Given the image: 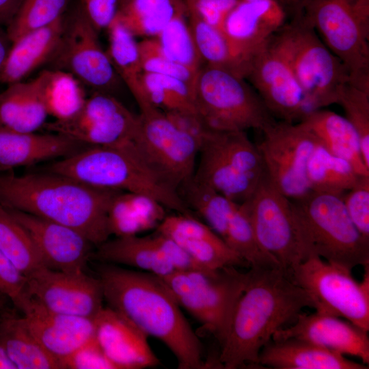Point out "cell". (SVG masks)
<instances>
[{
  "instance_id": "1",
  "label": "cell",
  "mask_w": 369,
  "mask_h": 369,
  "mask_svg": "<svg viewBox=\"0 0 369 369\" xmlns=\"http://www.w3.org/2000/svg\"><path fill=\"white\" fill-rule=\"evenodd\" d=\"M98 275L108 307L161 341L176 357L178 368H208L200 339L159 277L109 263L98 266Z\"/></svg>"
},
{
  "instance_id": "2",
  "label": "cell",
  "mask_w": 369,
  "mask_h": 369,
  "mask_svg": "<svg viewBox=\"0 0 369 369\" xmlns=\"http://www.w3.org/2000/svg\"><path fill=\"white\" fill-rule=\"evenodd\" d=\"M248 273L221 345L219 361L226 369L258 365L262 348L277 330L304 308H315L309 294L282 267H251Z\"/></svg>"
},
{
  "instance_id": "3",
  "label": "cell",
  "mask_w": 369,
  "mask_h": 369,
  "mask_svg": "<svg viewBox=\"0 0 369 369\" xmlns=\"http://www.w3.org/2000/svg\"><path fill=\"white\" fill-rule=\"evenodd\" d=\"M120 191L46 172L0 174V204L74 229L94 246L111 236L108 210Z\"/></svg>"
},
{
  "instance_id": "4",
  "label": "cell",
  "mask_w": 369,
  "mask_h": 369,
  "mask_svg": "<svg viewBox=\"0 0 369 369\" xmlns=\"http://www.w3.org/2000/svg\"><path fill=\"white\" fill-rule=\"evenodd\" d=\"M47 171L95 187L144 194L177 213L192 215L178 192L148 165L133 140L86 147L49 165Z\"/></svg>"
},
{
  "instance_id": "5",
  "label": "cell",
  "mask_w": 369,
  "mask_h": 369,
  "mask_svg": "<svg viewBox=\"0 0 369 369\" xmlns=\"http://www.w3.org/2000/svg\"><path fill=\"white\" fill-rule=\"evenodd\" d=\"M290 201L305 258L316 255L350 271L369 263V239L353 223L341 196L310 191Z\"/></svg>"
},
{
  "instance_id": "6",
  "label": "cell",
  "mask_w": 369,
  "mask_h": 369,
  "mask_svg": "<svg viewBox=\"0 0 369 369\" xmlns=\"http://www.w3.org/2000/svg\"><path fill=\"white\" fill-rule=\"evenodd\" d=\"M271 41L288 64L313 111L338 104L343 87L351 82L350 73L313 27L296 16Z\"/></svg>"
},
{
  "instance_id": "7",
  "label": "cell",
  "mask_w": 369,
  "mask_h": 369,
  "mask_svg": "<svg viewBox=\"0 0 369 369\" xmlns=\"http://www.w3.org/2000/svg\"><path fill=\"white\" fill-rule=\"evenodd\" d=\"M198 156L193 179L238 203L250 197L266 174L258 146L245 131L208 130Z\"/></svg>"
},
{
  "instance_id": "8",
  "label": "cell",
  "mask_w": 369,
  "mask_h": 369,
  "mask_svg": "<svg viewBox=\"0 0 369 369\" xmlns=\"http://www.w3.org/2000/svg\"><path fill=\"white\" fill-rule=\"evenodd\" d=\"M239 76L206 64L199 70L194 87L197 113L215 131L262 132L276 122L258 93Z\"/></svg>"
},
{
  "instance_id": "9",
  "label": "cell",
  "mask_w": 369,
  "mask_h": 369,
  "mask_svg": "<svg viewBox=\"0 0 369 369\" xmlns=\"http://www.w3.org/2000/svg\"><path fill=\"white\" fill-rule=\"evenodd\" d=\"M248 277V272L226 266L210 271H174L159 277L179 305L201 323L221 345Z\"/></svg>"
},
{
  "instance_id": "10",
  "label": "cell",
  "mask_w": 369,
  "mask_h": 369,
  "mask_svg": "<svg viewBox=\"0 0 369 369\" xmlns=\"http://www.w3.org/2000/svg\"><path fill=\"white\" fill-rule=\"evenodd\" d=\"M296 16L318 30L348 69L351 83L369 92V22L353 0H304Z\"/></svg>"
},
{
  "instance_id": "11",
  "label": "cell",
  "mask_w": 369,
  "mask_h": 369,
  "mask_svg": "<svg viewBox=\"0 0 369 369\" xmlns=\"http://www.w3.org/2000/svg\"><path fill=\"white\" fill-rule=\"evenodd\" d=\"M361 282L351 271L310 255L286 272L304 289L317 312L344 318L363 330H369V263Z\"/></svg>"
},
{
  "instance_id": "12",
  "label": "cell",
  "mask_w": 369,
  "mask_h": 369,
  "mask_svg": "<svg viewBox=\"0 0 369 369\" xmlns=\"http://www.w3.org/2000/svg\"><path fill=\"white\" fill-rule=\"evenodd\" d=\"M139 109L134 143L152 170L178 192L193 177L200 141L177 126L164 111L152 105Z\"/></svg>"
},
{
  "instance_id": "13",
  "label": "cell",
  "mask_w": 369,
  "mask_h": 369,
  "mask_svg": "<svg viewBox=\"0 0 369 369\" xmlns=\"http://www.w3.org/2000/svg\"><path fill=\"white\" fill-rule=\"evenodd\" d=\"M260 247L286 272L305 259L290 200L266 174L245 202Z\"/></svg>"
},
{
  "instance_id": "14",
  "label": "cell",
  "mask_w": 369,
  "mask_h": 369,
  "mask_svg": "<svg viewBox=\"0 0 369 369\" xmlns=\"http://www.w3.org/2000/svg\"><path fill=\"white\" fill-rule=\"evenodd\" d=\"M258 145L266 174L290 200L311 190L306 176L308 160L318 141L301 122H276L264 131Z\"/></svg>"
},
{
  "instance_id": "15",
  "label": "cell",
  "mask_w": 369,
  "mask_h": 369,
  "mask_svg": "<svg viewBox=\"0 0 369 369\" xmlns=\"http://www.w3.org/2000/svg\"><path fill=\"white\" fill-rule=\"evenodd\" d=\"M97 31L80 4L69 19L64 18L61 41L51 61L55 69L70 72L83 85L109 93L118 75L100 46Z\"/></svg>"
},
{
  "instance_id": "16",
  "label": "cell",
  "mask_w": 369,
  "mask_h": 369,
  "mask_svg": "<svg viewBox=\"0 0 369 369\" xmlns=\"http://www.w3.org/2000/svg\"><path fill=\"white\" fill-rule=\"evenodd\" d=\"M44 126L86 146H112L134 139L139 116L109 93L95 91L74 117Z\"/></svg>"
},
{
  "instance_id": "17",
  "label": "cell",
  "mask_w": 369,
  "mask_h": 369,
  "mask_svg": "<svg viewBox=\"0 0 369 369\" xmlns=\"http://www.w3.org/2000/svg\"><path fill=\"white\" fill-rule=\"evenodd\" d=\"M249 79L273 116L297 123L312 112L290 68L271 38L251 57Z\"/></svg>"
},
{
  "instance_id": "18",
  "label": "cell",
  "mask_w": 369,
  "mask_h": 369,
  "mask_svg": "<svg viewBox=\"0 0 369 369\" xmlns=\"http://www.w3.org/2000/svg\"><path fill=\"white\" fill-rule=\"evenodd\" d=\"M27 277V293L46 309L59 314L94 318L102 309L98 277L42 266Z\"/></svg>"
},
{
  "instance_id": "19",
  "label": "cell",
  "mask_w": 369,
  "mask_h": 369,
  "mask_svg": "<svg viewBox=\"0 0 369 369\" xmlns=\"http://www.w3.org/2000/svg\"><path fill=\"white\" fill-rule=\"evenodd\" d=\"M17 308L33 336L63 368L75 352L96 338L94 318L52 312L28 295Z\"/></svg>"
},
{
  "instance_id": "20",
  "label": "cell",
  "mask_w": 369,
  "mask_h": 369,
  "mask_svg": "<svg viewBox=\"0 0 369 369\" xmlns=\"http://www.w3.org/2000/svg\"><path fill=\"white\" fill-rule=\"evenodd\" d=\"M8 209L31 236L45 266L65 272L85 271L94 245L84 235L66 226Z\"/></svg>"
},
{
  "instance_id": "21",
  "label": "cell",
  "mask_w": 369,
  "mask_h": 369,
  "mask_svg": "<svg viewBox=\"0 0 369 369\" xmlns=\"http://www.w3.org/2000/svg\"><path fill=\"white\" fill-rule=\"evenodd\" d=\"M295 323L277 330L271 340L298 339L307 341L343 355L355 356L369 364L368 331L340 317L316 311L300 312Z\"/></svg>"
},
{
  "instance_id": "22",
  "label": "cell",
  "mask_w": 369,
  "mask_h": 369,
  "mask_svg": "<svg viewBox=\"0 0 369 369\" xmlns=\"http://www.w3.org/2000/svg\"><path fill=\"white\" fill-rule=\"evenodd\" d=\"M94 320L96 341L116 369L159 365L160 360L149 346L148 336L123 315L103 307Z\"/></svg>"
},
{
  "instance_id": "23",
  "label": "cell",
  "mask_w": 369,
  "mask_h": 369,
  "mask_svg": "<svg viewBox=\"0 0 369 369\" xmlns=\"http://www.w3.org/2000/svg\"><path fill=\"white\" fill-rule=\"evenodd\" d=\"M156 231L174 240L208 270L249 266L206 223L192 215L165 216Z\"/></svg>"
},
{
  "instance_id": "24",
  "label": "cell",
  "mask_w": 369,
  "mask_h": 369,
  "mask_svg": "<svg viewBox=\"0 0 369 369\" xmlns=\"http://www.w3.org/2000/svg\"><path fill=\"white\" fill-rule=\"evenodd\" d=\"M285 12L277 0L241 2L230 12L223 32L234 50L249 62L253 54L284 26Z\"/></svg>"
},
{
  "instance_id": "25",
  "label": "cell",
  "mask_w": 369,
  "mask_h": 369,
  "mask_svg": "<svg viewBox=\"0 0 369 369\" xmlns=\"http://www.w3.org/2000/svg\"><path fill=\"white\" fill-rule=\"evenodd\" d=\"M86 145L53 133H25L0 126V173L53 159H62Z\"/></svg>"
},
{
  "instance_id": "26",
  "label": "cell",
  "mask_w": 369,
  "mask_h": 369,
  "mask_svg": "<svg viewBox=\"0 0 369 369\" xmlns=\"http://www.w3.org/2000/svg\"><path fill=\"white\" fill-rule=\"evenodd\" d=\"M64 16L52 24L26 33L12 42L0 69V83L24 81L53 57L64 29Z\"/></svg>"
},
{
  "instance_id": "27",
  "label": "cell",
  "mask_w": 369,
  "mask_h": 369,
  "mask_svg": "<svg viewBox=\"0 0 369 369\" xmlns=\"http://www.w3.org/2000/svg\"><path fill=\"white\" fill-rule=\"evenodd\" d=\"M277 369H366L343 355L298 339L271 340L261 350L258 365Z\"/></svg>"
},
{
  "instance_id": "28",
  "label": "cell",
  "mask_w": 369,
  "mask_h": 369,
  "mask_svg": "<svg viewBox=\"0 0 369 369\" xmlns=\"http://www.w3.org/2000/svg\"><path fill=\"white\" fill-rule=\"evenodd\" d=\"M331 154L348 161L360 176H369L363 160L357 134L344 117L323 109L307 115L301 122Z\"/></svg>"
},
{
  "instance_id": "29",
  "label": "cell",
  "mask_w": 369,
  "mask_h": 369,
  "mask_svg": "<svg viewBox=\"0 0 369 369\" xmlns=\"http://www.w3.org/2000/svg\"><path fill=\"white\" fill-rule=\"evenodd\" d=\"M93 257L102 262L135 267L159 277L174 270L157 245L154 234L118 236L96 246Z\"/></svg>"
},
{
  "instance_id": "30",
  "label": "cell",
  "mask_w": 369,
  "mask_h": 369,
  "mask_svg": "<svg viewBox=\"0 0 369 369\" xmlns=\"http://www.w3.org/2000/svg\"><path fill=\"white\" fill-rule=\"evenodd\" d=\"M166 208L154 198L137 193L120 191L113 197L108 210L111 235H137L157 228L165 218Z\"/></svg>"
},
{
  "instance_id": "31",
  "label": "cell",
  "mask_w": 369,
  "mask_h": 369,
  "mask_svg": "<svg viewBox=\"0 0 369 369\" xmlns=\"http://www.w3.org/2000/svg\"><path fill=\"white\" fill-rule=\"evenodd\" d=\"M0 341L17 369H60L62 364L50 355L28 328L23 316L3 312Z\"/></svg>"
},
{
  "instance_id": "32",
  "label": "cell",
  "mask_w": 369,
  "mask_h": 369,
  "mask_svg": "<svg viewBox=\"0 0 369 369\" xmlns=\"http://www.w3.org/2000/svg\"><path fill=\"white\" fill-rule=\"evenodd\" d=\"M117 17L135 36L156 37L176 16H188L184 0H120Z\"/></svg>"
},
{
  "instance_id": "33",
  "label": "cell",
  "mask_w": 369,
  "mask_h": 369,
  "mask_svg": "<svg viewBox=\"0 0 369 369\" xmlns=\"http://www.w3.org/2000/svg\"><path fill=\"white\" fill-rule=\"evenodd\" d=\"M306 176L311 191L339 196L362 176L348 161L331 154L319 142L308 160Z\"/></svg>"
},
{
  "instance_id": "34",
  "label": "cell",
  "mask_w": 369,
  "mask_h": 369,
  "mask_svg": "<svg viewBox=\"0 0 369 369\" xmlns=\"http://www.w3.org/2000/svg\"><path fill=\"white\" fill-rule=\"evenodd\" d=\"M189 23L198 52L207 65L228 70L246 79L249 62L232 48L224 33L195 15L189 14Z\"/></svg>"
},
{
  "instance_id": "35",
  "label": "cell",
  "mask_w": 369,
  "mask_h": 369,
  "mask_svg": "<svg viewBox=\"0 0 369 369\" xmlns=\"http://www.w3.org/2000/svg\"><path fill=\"white\" fill-rule=\"evenodd\" d=\"M107 29L109 42L107 53L118 77L138 103L142 99L141 77L143 74L138 42L117 16Z\"/></svg>"
},
{
  "instance_id": "36",
  "label": "cell",
  "mask_w": 369,
  "mask_h": 369,
  "mask_svg": "<svg viewBox=\"0 0 369 369\" xmlns=\"http://www.w3.org/2000/svg\"><path fill=\"white\" fill-rule=\"evenodd\" d=\"M142 100L139 107L152 105L164 112L197 113L194 88L185 81L170 76L143 72L141 77Z\"/></svg>"
},
{
  "instance_id": "37",
  "label": "cell",
  "mask_w": 369,
  "mask_h": 369,
  "mask_svg": "<svg viewBox=\"0 0 369 369\" xmlns=\"http://www.w3.org/2000/svg\"><path fill=\"white\" fill-rule=\"evenodd\" d=\"M44 94L49 115L64 122L83 108L87 97L83 85L72 74L59 70H44Z\"/></svg>"
},
{
  "instance_id": "38",
  "label": "cell",
  "mask_w": 369,
  "mask_h": 369,
  "mask_svg": "<svg viewBox=\"0 0 369 369\" xmlns=\"http://www.w3.org/2000/svg\"><path fill=\"white\" fill-rule=\"evenodd\" d=\"M0 250L26 277L45 266L28 232L1 204Z\"/></svg>"
},
{
  "instance_id": "39",
  "label": "cell",
  "mask_w": 369,
  "mask_h": 369,
  "mask_svg": "<svg viewBox=\"0 0 369 369\" xmlns=\"http://www.w3.org/2000/svg\"><path fill=\"white\" fill-rule=\"evenodd\" d=\"M223 240L251 267H281L278 262L260 247L244 203H239L232 213Z\"/></svg>"
},
{
  "instance_id": "40",
  "label": "cell",
  "mask_w": 369,
  "mask_h": 369,
  "mask_svg": "<svg viewBox=\"0 0 369 369\" xmlns=\"http://www.w3.org/2000/svg\"><path fill=\"white\" fill-rule=\"evenodd\" d=\"M185 15L173 18L154 37L163 53L170 60L198 72L204 63Z\"/></svg>"
},
{
  "instance_id": "41",
  "label": "cell",
  "mask_w": 369,
  "mask_h": 369,
  "mask_svg": "<svg viewBox=\"0 0 369 369\" xmlns=\"http://www.w3.org/2000/svg\"><path fill=\"white\" fill-rule=\"evenodd\" d=\"M70 0H24L7 26L12 42L31 31L49 25L64 16Z\"/></svg>"
},
{
  "instance_id": "42",
  "label": "cell",
  "mask_w": 369,
  "mask_h": 369,
  "mask_svg": "<svg viewBox=\"0 0 369 369\" xmlns=\"http://www.w3.org/2000/svg\"><path fill=\"white\" fill-rule=\"evenodd\" d=\"M338 104L357 134L363 160L369 168V92L348 83L343 87Z\"/></svg>"
},
{
  "instance_id": "43",
  "label": "cell",
  "mask_w": 369,
  "mask_h": 369,
  "mask_svg": "<svg viewBox=\"0 0 369 369\" xmlns=\"http://www.w3.org/2000/svg\"><path fill=\"white\" fill-rule=\"evenodd\" d=\"M49 115L44 94V74L42 71L27 81L25 94L12 130L33 133L46 124Z\"/></svg>"
},
{
  "instance_id": "44",
  "label": "cell",
  "mask_w": 369,
  "mask_h": 369,
  "mask_svg": "<svg viewBox=\"0 0 369 369\" xmlns=\"http://www.w3.org/2000/svg\"><path fill=\"white\" fill-rule=\"evenodd\" d=\"M143 72L170 76L180 79L195 87L198 72L190 70L167 58L154 38L138 42Z\"/></svg>"
},
{
  "instance_id": "45",
  "label": "cell",
  "mask_w": 369,
  "mask_h": 369,
  "mask_svg": "<svg viewBox=\"0 0 369 369\" xmlns=\"http://www.w3.org/2000/svg\"><path fill=\"white\" fill-rule=\"evenodd\" d=\"M341 198L353 223L369 239V176H362Z\"/></svg>"
},
{
  "instance_id": "46",
  "label": "cell",
  "mask_w": 369,
  "mask_h": 369,
  "mask_svg": "<svg viewBox=\"0 0 369 369\" xmlns=\"http://www.w3.org/2000/svg\"><path fill=\"white\" fill-rule=\"evenodd\" d=\"M188 14L223 31L224 22L239 0H184Z\"/></svg>"
},
{
  "instance_id": "47",
  "label": "cell",
  "mask_w": 369,
  "mask_h": 369,
  "mask_svg": "<svg viewBox=\"0 0 369 369\" xmlns=\"http://www.w3.org/2000/svg\"><path fill=\"white\" fill-rule=\"evenodd\" d=\"M27 277L0 250V294L16 307L27 295Z\"/></svg>"
},
{
  "instance_id": "48",
  "label": "cell",
  "mask_w": 369,
  "mask_h": 369,
  "mask_svg": "<svg viewBox=\"0 0 369 369\" xmlns=\"http://www.w3.org/2000/svg\"><path fill=\"white\" fill-rule=\"evenodd\" d=\"M153 234L157 245L174 271H210V270L202 266L183 247L169 237L157 231H155Z\"/></svg>"
},
{
  "instance_id": "49",
  "label": "cell",
  "mask_w": 369,
  "mask_h": 369,
  "mask_svg": "<svg viewBox=\"0 0 369 369\" xmlns=\"http://www.w3.org/2000/svg\"><path fill=\"white\" fill-rule=\"evenodd\" d=\"M65 368L116 369L114 364L105 355L96 338L75 352L66 361Z\"/></svg>"
},
{
  "instance_id": "50",
  "label": "cell",
  "mask_w": 369,
  "mask_h": 369,
  "mask_svg": "<svg viewBox=\"0 0 369 369\" xmlns=\"http://www.w3.org/2000/svg\"><path fill=\"white\" fill-rule=\"evenodd\" d=\"M120 0H81V8L87 18L98 31L107 29L119 10Z\"/></svg>"
},
{
  "instance_id": "51",
  "label": "cell",
  "mask_w": 369,
  "mask_h": 369,
  "mask_svg": "<svg viewBox=\"0 0 369 369\" xmlns=\"http://www.w3.org/2000/svg\"><path fill=\"white\" fill-rule=\"evenodd\" d=\"M24 0H0V27L12 20Z\"/></svg>"
},
{
  "instance_id": "52",
  "label": "cell",
  "mask_w": 369,
  "mask_h": 369,
  "mask_svg": "<svg viewBox=\"0 0 369 369\" xmlns=\"http://www.w3.org/2000/svg\"><path fill=\"white\" fill-rule=\"evenodd\" d=\"M11 44L12 42L9 39L6 31H3L0 27V69L5 60Z\"/></svg>"
},
{
  "instance_id": "53",
  "label": "cell",
  "mask_w": 369,
  "mask_h": 369,
  "mask_svg": "<svg viewBox=\"0 0 369 369\" xmlns=\"http://www.w3.org/2000/svg\"><path fill=\"white\" fill-rule=\"evenodd\" d=\"M0 369H17L9 357L5 348L0 341Z\"/></svg>"
},
{
  "instance_id": "54",
  "label": "cell",
  "mask_w": 369,
  "mask_h": 369,
  "mask_svg": "<svg viewBox=\"0 0 369 369\" xmlns=\"http://www.w3.org/2000/svg\"><path fill=\"white\" fill-rule=\"evenodd\" d=\"M355 8L359 15L369 22V0H353Z\"/></svg>"
},
{
  "instance_id": "55",
  "label": "cell",
  "mask_w": 369,
  "mask_h": 369,
  "mask_svg": "<svg viewBox=\"0 0 369 369\" xmlns=\"http://www.w3.org/2000/svg\"><path fill=\"white\" fill-rule=\"evenodd\" d=\"M277 1H279L282 5L285 4V5H288L292 7L294 10L296 11V13H297L304 0H277Z\"/></svg>"
},
{
  "instance_id": "56",
  "label": "cell",
  "mask_w": 369,
  "mask_h": 369,
  "mask_svg": "<svg viewBox=\"0 0 369 369\" xmlns=\"http://www.w3.org/2000/svg\"><path fill=\"white\" fill-rule=\"evenodd\" d=\"M2 296L3 295L0 294V318L3 313V300Z\"/></svg>"
},
{
  "instance_id": "57",
  "label": "cell",
  "mask_w": 369,
  "mask_h": 369,
  "mask_svg": "<svg viewBox=\"0 0 369 369\" xmlns=\"http://www.w3.org/2000/svg\"><path fill=\"white\" fill-rule=\"evenodd\" d=\"M241 2H247V3H252V2H258L263 0H239Z\"/></svg>"
}]
</instances>
